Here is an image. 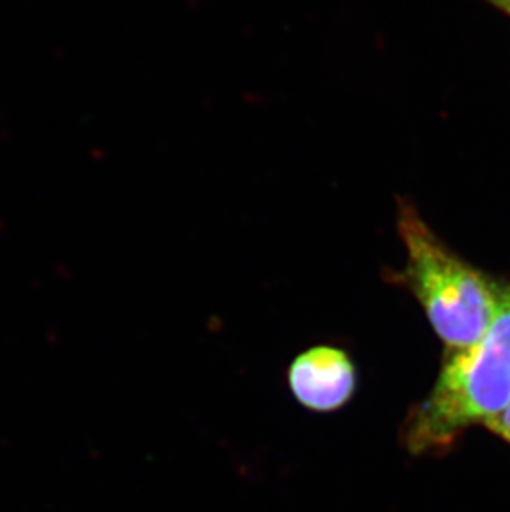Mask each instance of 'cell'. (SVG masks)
Returning a JSON list of instances; mask_svg holds the SVG:
<instances>
[{
	"label": "cell",
	"instance_id": "6da1fadb",
	"mask_svg": "<svg viewBox=\"0 0 510 512\" xmlns=\"http://www.w3.org/2000/svg\"><path fill=\"white\" fill-rule=\"evenodd\" d=\"M510 405V282L499 281L497 309L479 342L446 350L433 388L409 411L401 443L411 455L448 450L474 425Z\"/></svg>",
	"mask_w": 510,
	"mask_h": 512
},
{
	"label": "cell",
	"instance_id": "7a4b0ae2",
	"mask_svg": "<svg viewBox=\"0 0 510 512\" xmlns=\"http://www.w3.org/2000/svg\"><path fill=\"white\" fill-rule=\"evenodd\" d=\"M396 224L405 244L406 264L401 271H386V281L418 300L446 350L479 342L496 314L499 279L456 254L408 199H398Z\"/></svg>",
	"mask_w": 510,
	"mask_h": 512
},
{
	"label": "cell",
	"instance_id": "3957f363",
	"mask_svg": "<svg viewBox=\"0 0 510 512\" xmlns=\"http://www.w3.org/2000/svg\"><path fill=\"white\" fill-rule=\"evenodd\" d=\"M287 382L307 410L332 413L348 405L357 392V365L343 348L315 345L292 360Z\"/></svg>",
	"mask_w": 510,
	"mask_h": 512
},
{
	"label": "cell",
	"instance_id": "277c9868",
	"mask_svg": "<svg viewBox=\"0 0 510 512\" xmlns=\"http://www.w3.org/2000/svg\"><path fill=\"white\" fill-rule=\"evenodd\" d=\"M484 426L489 428L494 435L510 443V405L507 406L506 410L502 411L501 415H497L496 418L487 421Z\"/></svg>",
	"mask_w": 510,
	"mask_h": 512
},
{
	"label": "cell",
	"instance_id": "5b68a950",
	"mask_svg": "<svg viewBox=\"0 0 510 512\" xmlns=\"http://www.w3.org/2000/svg\"><path fill=\"white\" fill-rule=\"evenodd\" d=\"M489 4L494 5L496 9L502 10L504 14L510 17V0H487Z\"/></svg>",
	"mask_w": 510,
	"mask_h": 512
}]
</instances>
